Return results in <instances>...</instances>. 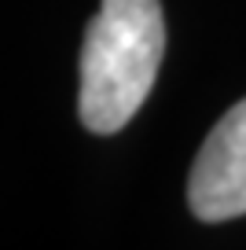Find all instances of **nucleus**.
Here are the masks:
<instances>
[{"mask_svg":"<svg viewBox=\"0 0 246 250\" xmlns=\"http://www.w3.org/2000/svg\"><path fill=\"white\" fill-rule=\"evenodd\" d=\"M165 55L158 0H103L81 44L77 118L88 133L110 136L136 118Z\"/></svg>","mask_w":246,"mask_h":250,"instance_id":"f257e3e1","label":"nucleus"},{"mask_svg":"<svg viewBox=\"0 0 246 250\" xmlns=\"http://www.w3.org/2000/svg\"><path fill=\"white\" fill-rule=\"evenodd\" d=\"M187 206L199 221H231L246 213V100L209 129L187 177Z\"/></svg>","mask_w":246,"mask_h":250,"instance_id":"f03ea898","label":"nucleus"}]
</instances>
